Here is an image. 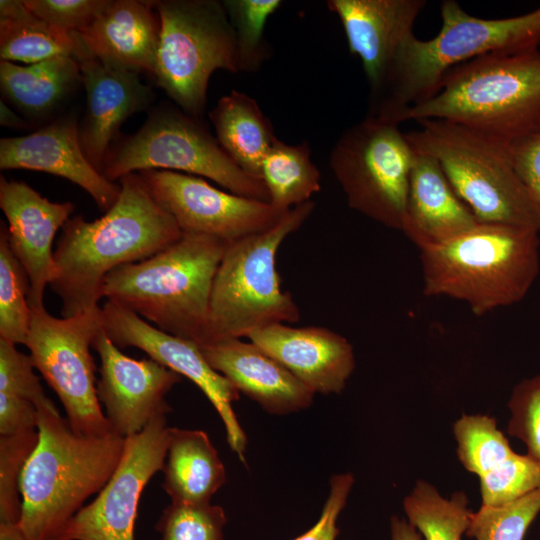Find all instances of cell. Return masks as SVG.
<instances>
[{
	"instance_id": "cell-1",
	"label": "cell",
	"mask_w": 540,
	"mask_h": 540,
	"mask_svg": "<svg viewBox=\"0 0 540 540\" xmlns=\"http://www.w3.org/2000/svg\"><path fill=\"white\" fill-rule=\"evenodd\" d=\"M118 182L120 195L102 217L87 221L74 216L62 228L53 253L56 273L49 285L62 302V317L99 309L103 283L112 270L145 260L182 236L139 173Z\"/></svg>"
},
{
	"instance_id": "cell-2",
	"label": "cell",
	"mask_w": 540,
	"mask_h": 540,
	"mask_svg": "<svg viewBox=\"0 0 540 540\" xmlns=\"http://www.w3.org/2000/svg\"><path fill=\"white\" fill-rule=\"evenodd\" d=\"M36 407L39 440L21 477L19 526L28 540H57L84 502L108 482L125 438L115 432L76 433L49 398Z\"/></svg>"
},
{
	"instance_id": "cell-3",
	"label": "cell",
	"mask_w": 540,
	"mask_h": 540,
	"mask_svg": "<svg viewBox=\"0 0 540 540\" xmlns=\"http://www.w3.org/2000/svg\"><path fill=\"white\" fill-rule=\"evenodd\" d=\"M440 12L442 27L435 37L420 40L412 34L402 43L370 114L400 124L410 107L436 94L451 68L490 53L539 49L540 7L520 16L484 19L445 0Z\"/></svg>"
},
{
	"instance_id": "cell-4",
	"label": "cell",
	"mask_w": 540,
	"mask_h": 540,
	"mask_svg": "<svg viewBox=\"0 0 540 540\" xmlns=\"http://www.w3.org/2000/svg\"><path fill=\"white\" fill-rule=\"evenodd\" d=\"M423 294L465 302L482 316L520 302L540 271L539 231L479 223L448 242L420 249Z\"/></svg>"
},
{
	"instance_id": "cell-5",
	"label": "cell",
	"mask_w": 540,
	"mask_h": 540,
	"mask_svg": "<svg viewBox=\"0 0 540 540\" xmlns=\"http://www.w3.org/2000/svg\"><path fill=\"white\" fill-rule=\"evenodd\" d=\"M227 242L182 233L172 245L105 278L102 294L168 334L206 342L211 291Z\"/></svg>"
},
{
	"instance_id": "cell-6",
	"label": "cell",
	"mask_w": 540,
	"mask_h": 540,
	"mask_svg": "<svg viewBox=\"0 0 540 540\" xmlns=\"http://www.w3.org/2000/svg\"><path fill=\"white\" fill-rule=\"evenodd\" d=\"M440 119L511 143L540 131V51L490 53L448 70L401 121Z\"/></svg>"
},
{
	"instance_id": "cell-7",
	"label": "cell",
	"mask_w": 540,
	"mask_h": 540,
	"mask_svg": "<svg viewBox=\"0 0 540 540\" xmlns=\"http://www.w3.org/2000/svg\"><path fill=\"white\" fill-rule=\"evenodd\" d=\"M314 207L311 200L302 203L272 228L227 244L213 281L205 343L247 338L260 328L299 321L297 304L281 289L276 257Z\"/></svg>"
},
{
	"instance_id": "cell-8",
	"label": "cell",
	"mask_w": 540,
	"mask_h": 540,
	"mask_svg": "<svg viewBox=\"0 0 540 540\" xmlns=\"http://www.w3.org/2000/svg\"><path fill=\"white\" fill-rule=\"evenodd\" d=\"M417 122L420 128L406 133L409 143L439 162L479 223L540 232V210L514 169L509 143L447 120Z\"/></svg>"
},
{
	"instance_id": "cell-9",
	"label": "cell",
	"mask_w": 540,
	"mask_h": 540,
	"mask_svg": "<svg viewBox=\"0 0 540 540\" xmlns=\"http://www.w3.org/2000/svg\"><path fill=\"white\" fill-rule=\"evenodd\" d=\"M147 170L208 178L233 194L269 202L261 178L242 170L200 118L169 103L151 109L136 133L111 146L101 173L116 182L127 174Z\"/></svg>"
},
{
	"instance_id": "cell-10",
	"label": "cell",
	"mask_w": 540,
	"mask_h": 540,
	"mask_svg": "<svg viewBox=\"0 0 540 540\" xmlns=\"http://www.w3.org/2000/svg\"><path fill=\"white\" fill-rule=\"evenodd\" d=\"M160 36L153 76L185 113L201 118L216 70L239 73L233 27L222 1H153Z\"/></svg>"
},
{
	"instance_id": "cell-11",
	"label": "cell",
	"mask_w": 540,
	"mask_h": 540,
	"mask_svg": "<svg viewBox=\"0 0 540 540\" xmlns=\"http://www.w3.org/2000/svg\"><path fill=\"white\" fill-rule=\"evenodd\" d=\"M414 156L399 123L369 114L342 133L330 168L350 208L402 231Z\"/></svg>"
},
{
	"instance_id": "cell-12",
	"label": "cell",
	"mask_w": 540,
	"mask_h": 540,
	"mask_svg": "<svg viewBox=\"0 0 540 540\" xmlns=\"http://www.w3.org/2000/svg\"><path fill=\"white\" fill-rule=\"evenodd\" d=\"M101 327V307L61 318L46 309L31 310L25 342L34 368L57 394L71 428L92 437L114 432L100 406L96 366L90 353Z\"/></svg>"
},
{
	"instance_id": "cell-13",
	"label": "cell",
	"mask_w": 540,
	"mask_h": 540,
	"mask_svg": "<svg viewBox=\"0 0 540 540\" xmlns=\"http://www.w3.org/2000/svg\"><path fill=\"white\" fill-rule=\"evenodd\" d=\"M166 416H156L141 432L125 438L108 482L68 521L57 540H134L141 494L165 464L170 430Z\"/></svg>"
},
{
	"instance_id": "cell-14",
	"label": "cell",
	"mask_w": 540,
	"mask_h": 540,
	"mask_svg": "<svg viewBox=\"0 0 540 540\" xmlns=\"http://www.w3.org/2000/svg\"><path fill=\"white\" fill-rule=\"evenodd\" d=\"M138 173L182 233L207 235L230 243L272 228L290 211L223 191L195 175L168 170Z\"/></svg>"
},
{
	"instance_id": "cell-15",
	"label": "cell",
	"mask_w": 540,
	"mask_h": 540,
	"mask_svg": "<svg viewBox=\"0 0 540 540\" xmlns=\"http://www.w3.org/2000/svg\"><path fill=\"white\" fill-rule=\"evenodd\" d=\"M101 320L106 335L119 349L139 348L198 386L219 414L229 447L241 462L246 461L247 437L232 408L240 392L208 364L197 343L168 334L110 301L101 307Z\"/></svg>"
},
{
	"instance_id": "cell-16",
	"label": "cell",
	"mask_w": 540,
	"mask_h": 540,
	"mask_svg": "<svg viewBox=\"0 0 540 540\" xmlns=\"http://www.w3.org/2000/svg\"><path fill=\"white\" fill-rule=\"evenodd\" d=\"M92 348L101 361L97 395L113 431L123 438L141 432L171 407L167 394L182 376L159 362L123 354L101 327Z\"/></svg>"
},
{
	"instance_id": "cell-17",
	"label": "cell",
	"mask_w": 540,
	"mask_h": 540,
	"mask_svg": "<svg viewBox=\"0 0 540 540\" xmlns=\"http://www.w3.org/2000/svg\"><path fill=\"white\" fill-rule=\"evenodd\" d=\"M0 208L8 221L9 246L29 278V306L42 311L46 286L56 273L53 240L75 205L52 202L27 183L1 176Z\"/></svg>"
},
{
	"instance_id": "cell-18",
	"label": "cell",
	"mask_w": 540,
	"mask_h": 540,
	"mask_svg": "<svg viewBox=\"0 0 540 540\" xmlns=\"http://www.w3.org/2000/svg\"><path fill=\"white\" fill-rule=\"evenodd\" d=\"M453 434L459 461L479 478L481 505H502L540 488V462L516 453L495 418L463 414Z\"/></svg>"
},
{
	"instance_id": "cell-19",
	"label": "cell",
	"mask_w": 540,
	"mask_h": 540,
	"mask_svg": "<svg viewBox=\"0 0 540 540\" xmlns=\"http://www.w3.org/2000/svg\"><path fill=\"white\" fill-rule=\"evenodd\" d=\"M0 168L65 178L85 190L105 212L121 192L119 182L108 180L86 158L79 139V122L74 116L55 120L25 136L1 138Z\"/></svg>"
},
{
	"instance_id": "cell-20",
	"label": "cell",
	"mask_w": 540,
	"mask_h": 540,
	"mask_svg": "<svg viewBox=\"0 0 540 540\" xmlns=\"http://www.w3.org/2000/svg\"><path fill=\"white\" fill-rule=\"evenodd\" d=\"M425 0H329L350 52L363 66L373 99L382 91L402 43L413 33Z\"/></svg>"
},
{
	"instance_id": "cell-21",
	"label": "cell",
	"mask_w": 540,
	"mask_h": 540,
	"mask_svg": "<svg viewBox=\"0 0 540 540\" xmlns=\"http://www.w3.org/2000/svg\"><path fill=\"white\" fill-rule=\"evenodd\" d=\"M77 60L86 93L79 122L80 144L86 158L101 172L122 123L148 109L154 95L139 74L107 66L86 50Z\"/></svg>"
},
{
	"instance_id": "cell-22",
	"label": "cell",
	"mask_w": 540,
	"mask_h": 540,
	"mask_svg": "<svg viewBox=\"0 0 540 540\" xmlns=\"http://www.w3.org/2000/svg\"><path fill=\"white\" fill-rule=\"evenodd\" d=\"M247 339L280 362L314 394L341 393L355 368L351 343L321 326L274 324Z\"/></svg>"
},
{
	"instance_id": "cell-23",
	"label": "cell",
	"mask_w": 540,
	"mask_h": 540,
	"mask_svg": "<svg viewBox=\"0 0 540 540\" xmlns=\"http://www.w3.org/2000/svg\"><path fill=\"white\" fill-rule=\"evenodd\" d=\"M199 347L215 371L268 413L285 415L311 406L315 394L253 342L231 338Z\"/></svg>"
},
{
	"instance_id": "cell-24",
	"label": "cell",
	"mask_w": 540,
	"mask_h": 540,
	"mask_svg": "<svg viewBox=\"0 0 540 540\" xmlns=\"http://www.w3.org/2000/svg\"><path fill=\"white\" fill-rule=\"evenodd\" d=\"M77 34L88 55L103 64L153 75L160 36L153 1L107 0L90 25Z\"/></svg>"
},
{
	"instance_id": "cell-25",
	"label": "cell",
	"mask_w": 540,
	"mask_h": 540,
	"mask_svg": "<svg viewBox=\"0 0 540 540\" xmlns=\"http://www.w3.org/2000/svg\"><path fill=\"white\" fill-rule=\"evenodd\" d=\"M479 222L456 195L441 165L415 151L402 232L419 249L453 240Z\"/></svg>"
},
{
	"instance_id": "cell-26",
	"label": "cell",
	"mask_w": 540,
	"mask_h": 540,
	"mask_svg": "<svg viewBox=\"0 0 540 540\" xmlns=\"http://www.w3.org/2000/svg\"><path fill=\"white\" fill-rule=\"evenodd\" d=\"M162 487L173 503L207 504L226 472L207 433L170 427Z\"/></svg>"
},
{
	"instance_id": "cell-27",
	"label": "cell",
	"mask_w": 540,
	"mask_h": 540,
	"mask_svg": "<svg viewBox=\"0 0 540 540\" xmlns=\"http://www.w3.org/2000/svg\"><path fill=\"white\" fill-rule=\"evenodd\" d=\"M79 83L82 76L75 56L61 55L27 65L0 61L2 100L30 119L51 114Z\"/></svg>"
},
{
	"instance_id": "cell-28",
	"label": "cell",
	"mask_w": 540,
	"mask_h": 540,
	"mask_svg": "<svg viewBox=\"0 0 540 540\" xmlns=\"http://www.w3.org/2000/svg\"><path fill=\"white\" fill-rule=\"evenodd\" d=\"M209 119L227 155L242 170L261 178L262 162L277 138L270 119L256 100L232 90L218 100Z\"/></svg>"
},
{
	"instance_id": "cell-29",
	"label": "cell",
	"mask_w": 540,
	"mask_h": 540,
	"mask_svg": "<svg viewBox=\"0 0 540 540\" xmlns=\"http://www.w3.org/2000/svg\"><path fill=\"white\" fill-rule=\"evenodd\" d=\"M81 49L77 33L61 30L37 17L23 0L0 1L1 60L27 65L61 55L77 57Z\"/></svg>"
},
{
	"instance_id": "cell-30",
	"label": "cell",
	"mask_w": 540,
	"mask_h": 540,
	"mask_svg": "<svg viewBox=\"0 0 540 540\" xmlns=\"http://www.w3.org/2000/svg\"><path fill=\"white\" fill-rule=\"evenodd\" d=\"M261 178L269 203L283 212L310 201L321 188L320 172L306 141L290 145L277 138L262 162Z\"/></svg>"
},
{
	"instance_id": "cell-31",
	"label": "cell",
	"mask_w": 540,
	"mask_h": 540,
	"mask_svg": "<svg viewBox=\"0 0 540 540\" xmlns=\"http://www.w3.org/2000/svg\"><path fill=\"white\" fill-rule=\"evenodd\" d=\"M403 508L408 522L424 540H461L469 525L472 511L463 491L449 499L424 480H418L404 498Z\"/></svg>"
},
{
	"instance_id": "cell-32",
	"label": "cell",
	"mask_w": 540,
	"mask_h": 540,
	"mask_svg": "<svg viewBox=\"0 0 540 540\" xmlns=\"http://www.w3.org/2000/svg\"><path fill=\"white\" fill-rule=\"evenodd\" d=\"M28 275L12 252L7 227L0 229V338L13 344L26 342L31 322Z\"/></svg>"
},
{
	"instance_id": "cell-33",
	"label": "cell",
	"mask_w": 540,
	"mask_h": 540,
	"mask_svg": "<svg viewBox=\"0 0 540 540\" xmlns=\"http://www.w3.org/2000/svg\"><path fill=\"white\" fill-rule=\"evenodd\" d=\"M234 30L240 72L258 71L269 60L271 49L265 25L282 5L280 0H224Z\"/></svg>"
},
{
	"instance_id": "cell-34",
	"label": "cell",
	"mask_w": 540,
	"mask_h": 540,
	"mask_svg": "<svg viewBox=\"0 0 540 540\" xmlns=\"http://www.w3.org/2000/svg\"><path fill=\"white\" fill-rule=\"evenodd\" d=\"M539 512L540 488L502 505H481L465 533L475 540H523Z\"/></svg>"
},
{
	"instance_id": "cell-35",
	"label": "cell",
	"mask_w": 540,
	"mask_h": 540,
	"mask_svg": "<svg viewBox=\"0 0 540 540\" xmlns=\"http://www.w3.org/2000/svg\"><path fill=\"white\" fill-rule=\"evenodd\" d=\"M39 440L38 430L0 436V524H19L21 477Z\"/></svg>"
},
{
	"instance_id": "cell-36",
	"label": "cell",
	"mask_w": 540,
	"mask_h": 540,
	"mask_svg": "<svg viewBox=\"0 0 540 540\" xmlns=\"http://www.w3.org/2000/svg\"><path fill=\"white\" fill-rule=\"evenodd\" d=\"M227 517L218 505L171 502L155 528L162 540H225Z\"/></svg>"
},
{
	"instance_id": "cell-37",
	"label": "cell",
	"mask_w": 540,
	"mask_h": 540,
	"mask_svg": "<svg viewBox=\"0 0 540 540\" xmlns=\"http://www.w3.org/2000/svg\"><path fill=\"white\" fill-rule=\"evenodd\" d=\"M508 408V434L521 440L526 446V455L540 462V374L514 386Z\"/></svg>"
},
{
	"instance_id": "cell-38",
	"label": "cell",
	"mask_w": 540,
	"mask_h": 540,
	"mask_svg": "<svg viewBox=\"0 0 540 540\" xmlns=\"http://www.w3.org/2000/svg\"><path fill=\"white\" fill-rule=\"evenodd\" d=\"M33 369L30 355L0 338V393L28 399L36 406L46 401L48 397Z\"/></svg>"
},
{
	"instance_id": "cell-39",
	"label": "cell",
	"mask_w": 540,
	"mask_h": 540,
	"mask_svg": "<svg viewBox=\"0 0 540 540\" xmlns=\"http://www.w3.org/2000/svg\"><path fill=\"white\" fill-rule=\"evenodd\" d=\"M26 7L49 24L79 33L94 20L107 0H23Z\"/></svg>"
},
{
	"instance_id": "cell-40",
	"label": "cell",
	"mask_w": 540,
	"mask_h": 540,
	"mask_svg": "<svg viewBox=\"0 0 540 540\" xmlns=\"http://www.w3.org/2000/svg\"><path fill=\"white\" fill-rule=\"evenodd\" d=\"M354 476L351 473L336 474L330 479V491L318 521L305 533L292 540H336L340 530L337 519L344 509Z\"/></svg>"
},
{
	"instance_id": "cell-41",
	"label": "cell",
	"mask_w": 540,
	"mask_h": 540,
	"mask_svg": "<svg viewBox=\"0 0 540 540\" xmlns=\"http://www.w3.org/2000/svg\"><path fill=\"white\" fill-rule=\"evenodd\" d=\"M508 149L516 173L540 210V131L509 143Z\"/></svg>"
},
{
	"instance_id": "cell-42",
	"label": "cell",
	"mask_w": 540,
	"mask_h": 540,
	"mask_svg": "<svg viewBox=\"0 0 540 540\" xmlns=\"http://www.w3.org/2000/svg\"><path fill=\"white\" fill-rule=\"evenodd\" d=\"M38 409L25 398L0 393V436L37 429Z\"/></svg>"
},
{
	"instance_id": "cell-43",
	"label": "cell",
	"mask_w": 540,
	"mask_h": 540,
	"mask_svg": "<svg viewBox=\"0 0 540 540\" xmlns=\"http://www.w3.org/2000/svg\"><path fill=\"white\" fill-rule=\"evenodd\" d=\"M390 532L392 540H422L416 528L397 516H392L390 519Z\"/></svg>"
},
{
	"instance_id": "cell-44",
	"label": "cell",
	"mask_w": 540,
	"mask_h": 540,
	"mask_svg": "<svg viewBox=\"0 0 540 540\" xmlns=\"http://www.w3.org/2000/svg\"><path fill=\"white\" fill-rule=\"evenodd\" d=\"M0 123L2 126L10 128H25L28 125L24 117L11 109L4 100L0 101Z\"/></svg>"
},
{
	"instance_id": "cell-45",
	"label": "cell",
	"mask_w": 540,
	"mask_h": 540,
	"mask_svg": "<svg viewBox=\"0 0 540 540\" xmlns=\"http://www.w3.org/2000/svg\"><path fill=\"white\" fill-rule=\"evenodd\" d=\"M0 540H28L19 524H0Z\"/></svg>"
}]
</instances>
